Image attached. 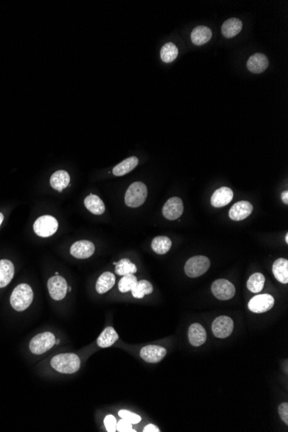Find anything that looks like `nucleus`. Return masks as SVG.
Here are the masks:
<instances>
[{
  "label": "nucleus",
  "mask_w": 288,
  "mask_h": 432,
  "mask_svg": "<svg viewBox=\"0 0 288 432\" xmlns=\"http://www.w3.org/2000/svg\"><path fill=\"white\" fill-rule=\"evenodd\" d=\"M50 364L55 371L61 374H75L81 368V360L73 353L60 354L52 358Z\"/></svg>",
  "instance_id": "nucleus-1"
},
{
  "label": "nucleus",
  "mask_w": 288,
  "mask_h": 432,
  "mask_svg": "<svg viewBox=\"0 0 288 432\" xmlns=\"http://www.w3.org/2000/svg\"><path fill=\"white\" fill-rule=\"evenodd\" d=\"M33 291L28 284H20L15 288L11 296L12 308L18 311L26 310L33 301Z\"/></svg>",
  "instance_id": "nucleus-2"
},
{
  "label": "nucleus",
  "mask_w": 288,
  "mask_h": 432,
  "mask_svg": "<svg viewBox=\"0 0 288 432\" xmlns=\"http://www.w3.org/2000/svg\"><path fill=\"white\" fill-rule=\"evenodd\" d=\"M148 196L146 185L142 182H134L130 185L124 197L125 204L130 207H138L142 205Z\"/></svg>",
  "instance_id": "nucleus-3"
},
{
  "label": "nucleus",
  "mask_w": 288,
  "mask_h": 432,
  "mask_svg": "<svg viewBox=\"0 0 288 432\" xmlns=\"http://www.w3.org/2000/svg\"><path fill=\"white\" fill-rule=\"evenodd\" d=\"M210 262L207 257L197 256L188 260L185 265V272L188 277L197 278L205 274L210 268Z\"/></svg>",
  "instance_id": "nucleus-4"
},
{
  "label": "nucleus",
  "mask_w": 288,
  "mask_h": 432,
  "mask_svg": "<svg viewBox=\"0 0 288 432\" xmlns=\"http://www.w3.org/2000/svg\"><path fill=\"white\" fill-rule=\"evenodd\" d=\"M55 344V335L51 332H44L32 338L29 343V349L34 354H43Z\"/></svg>",
  "instance_id": "nucleus-5"
},
{
  "label": "nucleus",
  "mask_w": 288,
  "mask_h": 432,
  "mask_svg": "<svg viewBox=\"0 0 288 432\" xmlns=\"http://www.w3.org/2000/svg\"><path fill=\"white\" fill-rule=\"evenodd\" d=\"M34 231L41 237H49L54 235L58 229V222L55 218L45 215L38 218L34 224Z\"/></svg>",
  "instance_id": "nucleus-6"
},
{
  "label": "nucleus",
  "mask_w": 288,
  "mask_h": 432,
  "mask_svg": "<svg viewBox=\"0 0 288 432\" xmlns=\"http://www.w3.org/2000/svg\"><path fill=\"white\" fill-rule=\"evenodd\" d=\"M211 292L218 300H228L235 296L236 288L227 279H219L215 280L211 285Z\"/></svg>",
  "instance_id": "nucleus-7"
},
{
  "label": "nucleus",
  "mask_w": 288,
  "mask_h": 432,
  "mask_svg": "<svg viewBox=\"0 0 288 432\" xmlns=\"http://www.w3.org/2000/svg\"><path fill=\"white\" fill-rule=\"evenodd\" d=\"M274 299L270 294H259L251 299L248 309L254 313H263L273 308Z\"/></svg>",
  "instance_id": "nucleus-8"
},
{
  "label": "nucleus",
  "mask_w": 288,
  "mask_h": 432,
  "mask_svg": "<svg viewBox=\"0 0 288 432\" xmlns=\"http://www.w3.org/2000/svg\"><path fill=\"white\" fill-rule=\"evenodd\" d=\"M48 289L53 300H63L67 293V283L63 277L55 275L49 279Z\"/></svg>",
  "instance_id": "nucleus-9"
},
{
  "label": "nucleus",
  "mask_w": 288,
  "mask_h": 432,
  "mask_svg": "<svg viewBox=\"0 0 288 432\" xmlns=\"http://www.w3.org/2000/svg\"><path fill=\"white\" fill-rule=\"evenodd\" d=\"M234 330L233 320L228 316H220L214 320L212 323V332L218 338H226L230 337Z\"/></svg>",
  "instance_id": "nucleus-10"
},
{
  "label": "nucleus",
  "mask_w": 288,
  "mask_h": 432,
  "mask_svg": "<svg viewBox=\"0 0 288 432\" xmlns=\"http://www.w3.org/2000/svg\"><path fill=\"white\" fill-rule=\"evenodd\" d=\"M184 211V205L179 197H173L165 203L162 208V214L168 220H175L182 217Z\"/></svg>",
  "instance_id": "nucleus-11"
},
{
  "label": "nucleus",
  "mask_w": 288,
  "mask_h": 432,
  "mask_svg": "<svg viewBox=\"0 0 288 432\" xmlns=\"http://www.w3.org/2000/svg\"><path fill=\"white\" fill-rule=\"evenodd\" d=\"M95 251V246L90 241L81 240L75 242L71 246L70 253L73 257L78 259H87L92 257Z\"/></svg>",
  "instance_id": "nucleus-12"
},
{
  "label": "nucleus",
  "mask_w": 288,
  "mask_h": 432,
  "mask_svg": "<svg viewBox=\"0 0 288 432\" xmlns=\"http://www.w3.org/2000/svg\"><path fill=\"white\" fill-rule=\"evenodd\" d=\"M167 354V350L163 347L156 345H148L143 347L140 351V355L145 362L156 363L161 362Z\"/></svg>",
  "instance_id": "nucleus-13"
},
{
  "label": "nucleus",
  "mask_w": 288,
  "mask_h": 432,
  "mask_svg": "<svg viewBox=\"0 0 288 432\" xmlns=\"http://www.w3.org/2000/svg\"><path fill=\"white\" fill-rule=\"evenodd\" d=\"M253 211V205L248 201L236 203L229 211V216L234 221H242L247 219Z\"/></svg>",
  "instance_id": "nucleus-14"
},
{
  "label": "nucleus",
  "mask_w": 288,
  "mask_h": 432,
  "mask_svg": "<svg viewBox=\"0 0 288 432\" xmlns=\"http://www.w3.org/2000/svg\"><path fill=\"white\" fill-rule=\"evenodd\" d=\"M233 197V191L231 190V188L223 187L214 192L210 199V203L214 207H224L231 203Z\"/></svg>",
  "instance_id": "nucleus-15"
},
{
  "label": "nucleus",
  "mask_w": 288,
  "mask_h": 432,
  "mask_svg": "<svg viewBox=\"0 0 288 432\" xmlns=\"http://www.w3.org/2000/svg\"><path fill=\"white\" fill-rule=\"evenodd\" d=\"M268 57L261 53L251 55L247 62L248 70L253 74H262L268 68Z\"/></svg>",
  "instance_id": "nucleus-16"
},
{
  "label": "nucleus",
  "mask_w": 288,
  "mask_h": 432,
  "mask_svg": "<svg viewBox=\"0 0 288 432\" xmlns=\"http://www.w3.org/2000/svg\"><path fill=\"white\" fill-rule=\"evenodd\" d=\"M188 337L192 345L199 347L203 345L206 341L207 334L205 328L199 323H193L188 331Z\"/></svg>",
  "instance_id": "nucleus-17"
},
{
  "label": "nucleus",
  "mask_w": 288,
  "mask_h": 432,
  "mask_svg": "<svg viewBox=\"0 0 288 432\" xmlns=\"http://www.w3.org/2000/svg\"><path fill=\"white\" fill-rule=\"evenodd\" d=\"M14 265L9 260H0V288L6 287L14 276Z\"/></svg>",
  "instance_id": "nucleus-18"
},
{
  "label": "nucleus",
  "mask_w": 288,
  "mask_h": 432,
  "mask_svg": "<svg viewBox=\"0 0 288 432\" xmlns=\"http://www.w3.org/2000/svg\"><path fill=\"white\" fill-rule=\"evenodd\" d=\"M212 37V32L210 28L206 26H198L193 29L191 34V39L193 44L197 46H201L207 44Z\"/></svg>",
  "instance_id": "nucleus-19"
},
{
  "label": "nucleus",
  "mask_w": 288,
  "mask_h": 432,
  "mask_svg": "<svg viewBox=\"0 0 288 432\" xmlns=\"http://www.w3.org/2000/svg\"><path fill=\"white\" fill-rule=\"evenodd\" d=\"M273 274L277 280L282 284L288 282V261L285 258H279L273 265Z\"/></svg>",
  "instance_id": "nucleus-20"
},
{
  "label": "nucleus",
  "mask_w": 288,
  "mask_h": 432,
  "mask_svg": "<svg viewBox=\"0 0 288 432\" xmlns=\"http://www.w3.org/2000/svg\"><path fill=\"white\" fill-rule=\"evenodd\" d=\"M115 282V275L111 272H104V274H101L96 282V290L98 294H105L114 286Z\"/></svg>",
  "instance_id": "nucleus-21"
},
{
  "label": "nucleus",
  "mask_w": 288,
  "mask_h": 432,
  "mask_svg": "<svg viewBox=\"0 0 288 432\" xmlns=\"http://www.w3.org/2000/svg\"><path fill=\"white\" fill-rule=\"evenodd\" d=\"M242 29V21L238 18H232L225 21L222 26L223 35L225 38H232L238 35Z\"/></svg>",
  "instance_id": "nucleus-22"
},
{
  "label": "nucleus",
  "mask_w": 288,
  "mask_h": 432,
  "mask_svg": "<svg viewBox=\"0 0 288 432\" xmlns=\"http://www.w3.org/2000/svg\"><path fill=\"white\" fill-rule=\"evenodd\" d=\"M69 173L66 171L59 170L53 173L50 178V185L55 190L61 192L69 185Z\"/></svg>",
  "instance_id": "nucleus-23"
},
{
  "label": "nucleus",
  "mask_w": 288,
  "mask_h": 432,
  "mask_svg": "<svg viewBox=\"0 0 288 432\" xmlns=\"http://www.w3.org/2000/svg\"><path fill=\"white\" fill-rule=\"evenodd\" d=\"M84 204L90 212L95 214V215H101V214L104 213V210H105L104 202L102 201V199L99 197L94 195V194L88 195L85 199Z\"/></svg>",
  "instance_id": "nucleus-24"
},
{
  "label": "nucleus",
  "mask_w": 288,
  "mask_h": 432,
  "mask_svg": "<svg viewBox=\"0 0 288 432\" xmlns=\"http://www.w3.org/2000/svg\"><path fill=\"white\" fill-rule=\"evenodd\" d=\"M118 340V333L113 327H106L97 339V343L100 348H108L113 345Z\"/></svg>",
  "instance_id": "nucleus-25"
},
{
  "label": "nucleus",
  "mask_w": 288,
  "mask_h": 432,
  "mask_svg": "<svg viewBox=\"0 0 288 432\" xmlns=\"http://www.w3.org/2000/svg\"><path fill=\"white\" fill-rule=\"evenodd\" d=\"M138 158L135 156H131L125 159L124 161L120 162L113 168V174L115 176L125 175L127 173L131 172L138 165Z\"/></svg>",
  "instance_id": "nucleus-26"
},
{
  "label": "nucleus",
  "mask_w": 288,
  "mask_h": 432,
  "mask_svg": "<svg viewBox=\"0 0 288 432\" xmlns=\"http://www.w3.org/2000/svg\"><path fill=\"white\" fill-rule=\"evenodd\" d=\"M151 247L156 254L164 255L172 247V241L167 236H156L152 241Z\"/></svg>",
  "instance_id": "nucleus-27"
},
{
  "label": "nucleus",
  "mask_w": 288,
  "mask_h": 432,
  "mask_svg": "<svg viewBox=\"0 0 288 432\" xmlns=\"http://www.w3.org/2000/svg\"><path fill=\"white\" fill-rule=\"evenodd\" d=\"M153 290V285L150 281L145 280V279H141V280L137 281L135 287L133 288L131 293H132L133 297L136 298V299H141L147 294H152Z\"/></svg>",
  "instance_id": "nucleus-28"
},
{
  "label": "nucleus",
  "mask_w": 288,
  "mask_h": 432,
  "mask_svg": "<svg viewBox=\"0 0 288 432\" xmlns=\"http://www.w3.org/2000/svg\"><path fill=\"white\" fill-rule=\"evenodd\" d=\"M179 54V50L175 44L173 43H167L162 46L161 49V58L162 61L166 63H170L175 60Z\"/></svg>",
  "instance_id": "nucleus-29"
},
{
  "label": "nucleus",
  "mask_w": 288,
  "mask_h": 432,
  "mask_svg": "<svg viewBox=\"0 0 288 432\" xmlns=\"http://www.w3.org/2000/svg\"><path fill=\"white\" fill-rule=\"evenodd\" d=\"M115 272L116 274L118 275H127V274H133L137 272V268L136 266L130 262V260L122 259L119 262H117L116 264Z\"/></svg>",
  "instance_id": "nucleus-30"
},
{
  "label": "nucleus",
  "mask_w": 288,
  "mask_h": 432,
  "mask_svg": "<svg viewBox=\"0 0 288 432\" xmlns=\"http://www.w3.org/2000/svg\"><path fill=\"white\" fill-rule=\"evenodd\" d=\"M264 283H265L264 275L261 273H256L249 277L247 282V287L251 293L257 294L262 291V289L264 287Z\"/></svg>",
  "instance_id": "nucleus-31"
},
{
  "label": "nucleus",
  "mask_w": 288,
  "mask_h": 432,
  "mask_svg": "<svg viewBox=\"0 0 288 432\" xmlns=\"http://www.w3.org/2000/svg\"><path fill=\"white\" fill-rule=\"evenodd\" d=\"M137 279L134 274L124 275L118 283V289L121 293H128L132 291L133 288L137 283Z\"/></svg>",
  "instance_id": "nucleus-32"
},
{
  "label": "nucleus",
  "mask_w": 288,
  "mask_h": 432,
  "mask_svg": "<svg viewBox=\"0 0 288 432\" xmlns=\"http://www.w3.org/2000/svg\"><path fill=\"white\" fill-rule=\"evenodd\" d=\"M118 415H119V417H121L122 418H124L132 424L140 423L141 420V418L139 415L135 414L134 412H130V411H127V410H120L118 412Z\"/></svg>",
  "instance_id": "nucleus-33"
},
{
  "label": "nucleus",
  "mask_w": 288,
  "mask_h": 432,
  "mask_svg": "<svg viewBox=\"0 0 288 432\" xmlns=\"http://www.w3.org/2000/svg\"><path fill=\"white\" fill-rule=\"evenodd\" d=\"M104 423L107 431L114 432L117 430V420L113 415H107L104 418Z\"/></svg>",
  "instance_id": "nucleus-34"
},
{
  "label": "nucleus",
  "mask_w": 288,
  "mask_h": 432,
  "mask_svg": "<svg viewBox=\"0 0 288 432\" xmlns=\"http://www.w3.org/2000/svg\"><path fill=\"white\" fill-rule=\"evenodd\" d=\"M117 430L120 432H135V429H133L132 423L125 420L124 418H122L121 420L118 421L117 423Z\"/></svg>",
  "instance_id": "nucleus-35"
},
{
  "label": "nucleus",
  "mask_w": 288,
  "mask_h": 432,
  "mask_svg": "<svg viewBox=\"0 0 288 432\" xmlns=\"http://www.w3.org/2000/svg\"><path fill=\"white\" fill-rule=\"evenodd\" d=\"M279 414L280 418L285 424H288V404H280L279 406Z\"/></svg>",
  "instance_id": "nucleus-36"
},
{
  "label": "nucleus",
  "mask_w": 288,
  "mask_h": 432,
  "mask_svg": "<svg viewBox=\"0 0 288 432\" xmlns=\"http://www.w3.org/2000/svg\"><path fill=\"white\" fill-rule=\"evenodd\" d=\"M144 432H159L160 431V429H159L158 427H156L155 424H152V423H150V424H148L147 426L144 427L143 429Z\"/></svg>",
  "instance_id": "nucleus-37"
},
{
  "label": "nucleus",
  "mask_w": 288,
  "mask_h": 432,
  "mask_svg": "<svg viewBox=\"0 0 288 432\" xmlns=\"http://www.w3.org/2000/svg\"><path fill=\"white\" fill-rule=\"evenodd\" d=\"M281 199H282L283 202L285 203V205H287L288 204V191H285V192H283L282 194H281Z\"/></svg>",
  "instance_id": "nucleus-38"
},
{
  "label": "nucleus",
  "mask_w": 288,
  "mask_h": 432,
  "mask_svg": "<svg viewBox=\"0 0 288 432\" xmlns=\"http://www.w3.org/2000/svg\"><path fill=\"white\" fill-rule=\"evenodd\" d=\"M3 220H4V215H3V214L1 213V212H0V225H1V224H2V222H3Z\"/></svg>",
  "instance_id": "nucleus-39"
},
{
  "label": "nucleus",
  "mask_w": 288,
  "mask_h": 432,
  "mask_svg": "<svg viewBox=\"0 0 288 432\" xmlns=\"http://www.w3.org/2000/svg\"><path fill=\"white\" fill-rule=\"evenodd\" d=\"M285 242H286V243H288V234L285 235Z\"/></svg>",
  "instance_id": "nucleus-40"
},
{
  "label": "nucleus",
  "mask_w": 288,
  "mask_h": 432,
  "mask_svg": "<svg viewBox=\"0 0 288 432\" xmlns=\"http://www.w3.org/2000/svg\"><path fill=\"white\" fill-rule=\"evenodd\" d=\"M59 343H60V340H59V339H56V340H55V344H56V345H58Z\"/></svg>",
  "instance_id": "nucleus-41"
},
{
  "label": "nucleus",
  "mask_w": 288,
  "mask_h": 432,
  "mask_svg": "<svg viewBox=\"0 0 288 432\" xmlns=\"http://www.w3.org/2000/svg\"><path fill=\"white\" fill-rule=\"evenodd\" d=\"M67 290H68V291H69V292H71V290H72V288H71V287H69V288L67 287Z\"/></svg>",
  "instance_id": "nucleus-42"
}]
</instances>
